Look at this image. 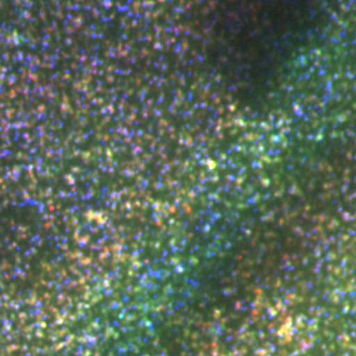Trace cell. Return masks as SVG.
Masks as SVG:
<instances>
[{
  "label": "cell",
  "instance_id": "1",
  "mask_svg": "<svg viewBox=\"0 0 356 356\" xmlns=\"http://www.w3.org/2000/svg\"><path fill=\"white\" fill-rule=\"evenodd\" d=\"M322 0H209L207 38L222 73L239 86L263 85L297 51Z\"/></svg>",
  "mask_w": 356,
  "mask_h": 356
}]
</instances>
